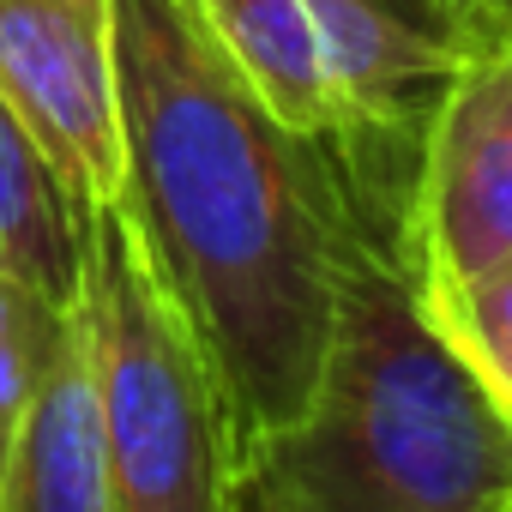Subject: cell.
Returning a JSON list of instances; mask_svg holds the SVG:
<instances>
[{
	"label": "cell",
	"mask_w": 512,
	"mask_h": 512,
	"mask_svg": "<svg viewBox=\"0 0 512 512\" xmlns=\"http://www.w3.org/2000/svg\"><path fill=\"white\" fill-rule=\"evenodd\" d=\"M115 67L121 205L223 380L247 464L302 422L362 235L332 157L229 67L199 0H115Z\"/></svg>",
	"instance_id": "cell-1"
},
{
	"label": "cell",
	"mask_w": 512,
	"mask_h": 512,
	"mask_svg": "<svg viewBox=\"0 0 512 512\" xmlns=\"http://www.w3.org/2000/svg\"><path fill=\"white\" fill-rule=\"evenodd\" d=\"M241 482L278 512H512V416L362 241L302 422Z\"/></svg>",
	"instance_id": "cell-2"
},
{
	"label": "cell",
	"mask_w": 512,
	"mask_h": 512,
	"mask_svg": "<svg viewBox=\"0 0 512 512\" xmlns=\"http://www.w3.org/2000/svg\"><path fill=\"white\" fill-rule=\"evenodd\" d=\"M73 308L91 338L109 512H235L241 440L223 380L121 199L85 223Z\"/></svg>",
	"instance_id": "cell-3"
},
{
	"label": "cell",
	"mask_w": 512,
	"mask_h": 512,
	"mask_svg": "<svg viewBox=\"0 0 512 512\" xmlns=\"http://www.w3.org/2000/svg\"><path fill=\"white\" fill-rule=\"evenodd\" d=\"M500 266H512V37H476L428 121L404 272L416 296H440Z\"/></svg>",
	"instance_id": "cell-4"
},
{
	"label": "cell",
	"mask_w": 512,
	"mask_h": 512,
	"mask_svg": "<svg viewBox=\"0 0 512 512\" xmlns=\"http://www.w3.org/2000/svg\"><path fill=\"white\" fill-rule=\"evenodd\" d=\"M0 97L91 217L127 187L115 0H0Z\"/></svg>",
	"instance_id": "cell-5"
},
{
	"label": "cell",
	"mask_w": 512,
	"mask_h": 512,
	"mask_svg": "<svg viewBox=\"0 0 512 512\" xmlns=\"http://www.w3.org/2000/svg\"><path fill=\"white\" fill-rule=\"evenodd\" d=\"M0 512H109L103 410L79 308L61 314V332L19 416L7 470H0Z\"/></svg>",
	"instance_id": "cell-6"
},
{
	"label": "cell",
	"mask_w": 512,
	"mask_h": 512,
	"mask_svg": "<svg viewBox=\"0 0 512 512\" xmlns=\"http://www.w3.org/2000/svg\"><path fill=\"white\" fill-rule=\"evenodd\" d=\"M85 223L91 217L73 205L43 145L0 97V278L55 308H73L85 272Z\"/></svg>",
	"instance_id": "cell-7"
},
{
	"label": "cell",
	"mask_w": 512,
	"mask_h": 512,
	"mask_svg": "<svg viewBox=\"0 0 512 512\" xmlns=\"http://www.w3.org/2000/svg\"><path fill=\"white\" fill-rule=\"evenodd\" d=\"M199 19L229 67L260 91V103L296 127L302 139L326 145L332 133V91L320 61V31L308 0H199Z\"/></svg>",
	"instance_id": "cell-8"
},
{
	"label": "cell",
	"mask_w": 512,
	"mask_h": 512,
	"mask_svg": "<svg viewBox=\"0 0 512 512\" xmlns=\"http://www.w3.org/2000/svg\"><path fill=\"white\" fill-rule=\"evenodd\" d=\"M422 308L440 326V338L470 362V374L494 392V404L512 416V266L422 296Z\"/></svg>",
	"instance_id": "cell-9"
},
{
	"label": "cell",
	"mask_w": 512,
	"mask_h": 512,
	"mask_svg": "<svg viewBox=\"0 0 512 512\" xmlns=\"http://www.w3.org/2000/svg\"><path fill=\"white\" fill-rule=\"evenodd\" d=\"M61 314L55 302L31 296L25 284L0 278V470H7V452H13V434H19V416L31 404V386L43 374V356L61 332Z\"/></svg>",
	"instance_id": "cell-10"
},
{
	"label": "cell",
	"mask_w": 512,
	"mask_h": 512,
	"mask_svg": "<svg viewBox=\"0 0 512 512\" xmlns=\"http://www.w3.org/2000/svg\"><path fill=\"white\" fill-rule=\"evenodd\" d=\"M392 13H404V19H416L422 31H434V37H446V43H476V19H470V0H386Z\"/></svg>",
	"instance_id": "cell-11"
},
{
	"label": "cell",
	"mask_w": 512,
	"mask_h": 512,
	"mask_svg": "<svg viewBox=\"0 0 512 512\" xmlns=\"http://www.w3.org/2000/svg\"><path fill=\"white\" fill-rule=\"evenodd\" d=\"M476 37H512V0H470Z\"/></svg>",
	"instance_id": "cell-12"
},
{
	"label": "cell",
	"mask_w": 512,
	"mask_h": 512,
	"mask_svg": "<svg viewBox=\"0 0 512 512\" xmlns=\"http://www.w3.org/2000/svg\"><path fill=\"white\" fill-rule=\"evenodd\" d=\"M235 512H278V506H272L266 494H253V488L241 482V500H235Z\"/></svg>",
	"instance_id": "cell-13"
},
{
	"label": "cell",
	"mask_w": 512,
	"mask_h": 512,
	"mask_svg": "<svg viewBox=\"0 0 512 512\" xmlns=\"http://www.w3.org/2000/svg\"><path fill=\"white\" fill-rule=\"evenodd\" d=\"M470 19H476V13H470Z\"/></svg>",
	"instance_id": "cell-14"
}]
</instances>
